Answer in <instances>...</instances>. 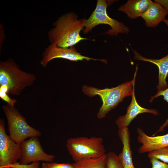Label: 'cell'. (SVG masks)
<instances>
[{
    "label": "cell",
    "mask_w": 168,
    "mask_h": 168,
    "mask_svg": "<svg viewBox=\"0 0 168 168\" xmlns=\"http://www.w3.org/2000/svg\"><path fill=\"white\" fill-rule=\"evenodd\" d=\"M21 144V153L19 162L21 164L39 161L50 162L55 157L44 151L38 137L30 138L23 141Z\"/></svg>",
    "instance_id": "8"
},
{
    "label": "cell",
    "mask_w": 168,
    "mask_h": 168,
    "mask_svg": "<svg viewBox=\"0 0 168 168\" xmlns=\"http://www.w3.org/2000/svg\"><path fill=\"white\" fill-rule=\"evenodd\" d=\"M40 165L39 161L33 162L29 164H21L19 162H17L7 166L13 168H40Z\"/></svg>",
    "instance_id": "22"
},
{
    "label": "cell",
    "mask_w": 168,
    "mask_h": 168,
    "mask_svg": "<svg viewBox=\"0 0 168 168\" xmlns=\"http://www.w3.org/2000/svg\"><path fill=\"white\" fill-rule=\"evenodd\" d=\"M132 96V100L127 108L126 114L119 117L115 121L119 129L128 127L132 121L140 114L149 113L154 115L159 114L158 112L156 109L143 108L138 104L135 98V88Z\"/></svg>",
    "instance_id": "11"
},
{
    "label": "cell",
    "mask_w": 168,
    "mask_h": 168,
    "mask_svg": "<svg viewBox=\"0 0 168 168\" xmlns=\"http://www.w3.org/2000/svg\"><path fill=\"white\" fill-rule=\"evenodd\" d=\"M160 3L168 12V0H155Z\"/></svg>",
    "instance_id": "24"
},
{
    "label": "cell",
    "mask_w": 168,
    "mask_h": 168,
    "mask_svg": "<svg viewBox=\"0 0 168 168\" xmlns=\"http://www.w3.org/2000/svg\"><path fill=\"white\" fill-rule=\"evenodd\" d=\"M41 168H44L43 167H41Z\"/></svg>",
    "instance_id": "27"
},
{
    "label": "cell",
    "mask_w": 168,
    "mask_h": 168,
    "mask_svg": "<svg viewBox=\"0 0 168 168\" xmlns=\"http://www.w3.org/2000/svg\"><path fill=\"white\" fill-rule=\"evenodd\" d=\"M111 1L98 0L96 8L89 17L85 19L83 32L87 34L95 26L100 24L109 25L111 28L106 33L111 36L117 35L119 33L127 34L130 31L129 27L123 23L110 18L107 14V7Z\"/></svg>",
    "instance_id": "6"
},
{
    "label": "cell",
    "mask_w": 168,
    "mask_h": 168,
    "mask_svg": "<svg viewBox=\"0 0 168 168\" xmlns=\"http://www.w3.org/2000/svg\"><path fill=\"white\" fill-rule=\"evenodd\" d=\"M138 69L137 64L132 80L125 82L115 87L100 89L86 85L83 86L82 91L85 95L90 97L98 95L100 97L102 104L97 114L98 119L105 118L110 110L115 109L125 97L132 96L135 88Z\"/></svg>",
    "instance_id": "2"
},
{
    "label": "cell",
    "mask_w": 168,
    "mask_h": 168,
    "mask_svg": "<svg viewBox=\"0 0 168 168\" xmlns=\"http://www.w3.org/2000/svg\"><path fill=\"white\" fill-rule=\"evenodd\" d=\"M57 58L66 59L72 61L84 59L87 61L91 60H99L107 63L106 59H95L82 55L81 53L77 51L74 46L68 48H62L50 44L45 49L42 53L40 64L43 67H46L50 61Z\"/></svg>",
    "instance_id": "9"
},
{
    "label": "cell",
    "mask_w": 168,
    "mask_h": 168,
    "mask_svg": "<svg viewBox=\"0 0 168 168\" xmlns=\"http://www.w3.org/2000/svg\"><path fill=\"white\" fill-rule=\"evenodd\" d=\"M105 168H124L120 160L114 152H110L106 154Z\"/></svg>",
    "instance_id": "17"
},
{
    "label": "cell",
    "mask_w": 168,
    "mask_h": 168,
    "mask_svg": "<svg viewBox=\"0 0 168 168\" xmlns=\"http://www.w3.org/2000/svg\"><path fill=\"white\" fill-rule=\"evenodd\" d=\"M150 159L155 158L168 164V147L154 150L148 152Z\"/></svg>",
    "instance_id": "18"
},
{
    "label": "cell",
    "mask_w": 168,
    "mask_h": 168,
    "mask_svg": "<svg viewBox=\"0 0 168 168\" xmlns=\"http://www.w3.org/2000/svg\"><path fill=\"white\" fill-rule=\"evenodd\" d=\"M152 168H168V164L155 158L150 159Z\"/></svg>",
    "instance_id": "23"
},
{
    "label": "cell",
    "mask_w": 168,
    "mask_h": 168,
    "mask_svg": "<svg viewBox=\"0 0 168 168\" xmlns=\"http://www.w3.org/2000/svg\"><path fill=\"white\" fill-rule=\"evenodd\" d=\"M106 154L98 158L84 159L72 164L74 168H105Z\"/></svg>",
    "instance_id": "16"
},
{
    "label": "cell",
    "mask_w": 168,
    "mask_h": 168,
    "mask_svg": "<svg viewBox=\"0 0 168 168\" xmlns=\"http://www.w3.org/2000/svg\"><path fill=\"white\" fill-rule=\"evenodd\" d=\"M138 134L137 140L142 145L138 152L140 154L168 147V133L163 135L149 136L140 128L136 129Z\"/></svg>",
    "instance_id": "10"
},
{
    "label": "cell",
    "mask_w": 168,
    "mask_h": 168,
    "mask_svg": "<svg viewBox=\"0 0 168 168\" xmlns=\"http://www.w3.org/2000/svg\"><path fill=\"white\" fill-rule=\"evenodd\" d=\"M2 109L7 120L9 136L15 142L21 144L28 138L41 135L40 131L28 124L14 106L7 104L3 105Z\"/></svg>",
    "instance_id": "5"
},
{
    "label": "cell",
    "mask_w": 168,
    "mask_h": 168,
    "mask_svg": "<svg viewBox=\"0 0 168 168\" xmlns=\"http://www.w3.org/2000/svg\"><path fill=\"white\" fill-rule=\"evenodd\" d=\"M0 168H13L8 166H0Z\"/></svg>",
    "instance_id": "26"
},
{
    "label": "cell",
    "mask_w": 168,
    "mask_h": 168,
    "mask_svg": "<svg viewBox=\"0 0 168 168\" xmlns=\"http://www.w3.org/2000/svg\"><path fill=\"white\" fill-rule=\"evenodd\" d=\"M66 146L75 162L84 159L98 158L106 154L103 140L101 137L70 138L67 140Z\"/></svg>",
    "instance_id": "4"
},
{
    "label": "cell",
    "mask_w": 168,
    "mask_h": 168,
    "mask_svg": "<svg viewBox=\"0 0 168 168\" xmlns=\"http://www.w3.org/2000/svg\"><path fill=\"white\" fill-rule=\"evenodd\" d=\"M4 121L0 119V166L13 164L19 160L21 144L14 141L6 133Z\"/></svg>",
    "instance_id": "7"
},
{
    "label": "cell",
    "mask_w": 168,
    "mask_h": 168,
    "mask_svg": "<svg viewBox=\"0 0 168 168\" xmlns=\"http://www.w3.org/2000/svg\"><path fill=\"white\" fill-rule=\"evenodd\" d=\"M168 14L167 11L155 0L141 17L145 21L147 26L155 27L161 22L164 21Z\"/></svg>",
    "instance_id": "13"
},
{
    "label": "cell",
    "mask_w": 168,
    "mask_h": 168,
    "mask_svg": "<svg viewBox=\"0 0 168 168\" xmlns=\"http://www.w3.org/2000/svg\"><path fill=\"white\" fill-rule=\"evenodd\" d=\"M8 90L5 86H0V97L3 100L7 102L10 105L14 106L17 102V100L11 98L8 95Z\"/></svg>",
    "instance_id": "20"
},
{
    "label": "cell",
    "mask_w": 168,
    "mask_h": 168,
    "mask_svg": "<svg viewBox=\"0 0 168 168\" xmlns=\"http://www.w3.org/2000/svg\"><path fill=\"white\" fill-rule=\"evenodd\" d=\"M151 0H128L118 8L132 19L141 16L152 3Z\"/></svg>",
    "instance_id": "15"
},
{
    "label": "cell",
    "mask_w": 168,
    "mask_h": 168,
    "mask_svg": "<svg viewBox=\"0 0 168 168\" xmlns=\"http://www.w3.org/2000/svg\"><path fill=\"white\" fill-rule=\"evenodd\" d=\"M78 16L70 12L59 17L48 32L51 44L62 48L74 46L82 40L80 32L84 28L85 19H77Z\"/></svg>",
    "instance_id": "1"
},
{
    "label": "cell",
    "mask_w": 168,
    "mask_h": 168,
    "mask_svg": "<svg viewBox=\"0 0 168 168\" xmlns=\"http://www.w3.org/2000/svg\"><path fill=\"white\" fill-rule=\"evenodd\" d=\"M160 96H163V99L168 103V88L167 89L160 91H158L156 94L154 96H152L151 97L149 102H152L153 100ZM168 126V117L166 121L163 124L160 126L157 133L158 132H162L164 130L165 128Z\"/></svg>",
    "instance_id": "19"
},
{
    "label": "cell",
    "mask_w": 168,
    "mask_h": 168,
    "mask_svg": "<svg viewBox=\"0 0 168 168\" xmlns=\"http://www.w3.org/2000/svg\"><path fill=\"white\" fill-rule=\"evenodd\" d=\"M163 22H165L168 26V18L167 19H166Z\"/></svg>",
    "instance_id": "25"
},
{
    "label": "cell",
    "mask_w": 168,
    "mask_h": 168,
    "mask_svg": "<svg viewBox=\"0 0 168 168\" xmlns=\"http://www.w3.org/2000/svg\"><path fill=\"white\" fill-rule=\"evenodd\" d=\"M134 53V60L148 62L156 65L158 68V83L157 86L158 91L168 88L166 79L168 75V54L159 59H152L145 58L135 50L132 49Z\"/></svg>",
    "instance_id": "12"
},
{
    "label": "cell",
    "mask_w": 168,
    "mask_h": 168,
    "mask_svg": "<svg viewBox=\"0 0 168 168\" xmlns=\"http://www.w3.org/2000/svg\"><path fill=\"white\" fill-rule=\"evenodd\" d=\"M35 75L21 70L12 58L0 63V86H6L7 93L18 96L26 87L32 85Z\"/></svg>",
    "instance_id": "3"
},
{
    "label": "cell",
    "mask_w": 168,
    "mask_h": 168,
    "mask_svg": "<svg viewBox=\"0 0 168 168\" xmlns=\"http://www.w3.org/2000/svg\"><path fill=\"white\" fill-rule=\"evenodd\" d=\"M42 167L44 168H74L72 164L43 163Z\"/></svg>",
    "instance_id": "21"
},
{
    "label": "cell",
    "mask_w": 168,
    "mask_h": 168,
    "mask_svg": "<svg viewBox=\"0 0 168 168\" xmlns=\"http://www.w3.org/2000/svg\"><path fill=\"white\" fill-rule=\"evenodd\" d=\"M119 137L123 147L118 156L124 168H136L133 164L131 149L130 133L128 127L119 129Z\"/></svg>",
    "instance_id": "14"
}]
</instances>
